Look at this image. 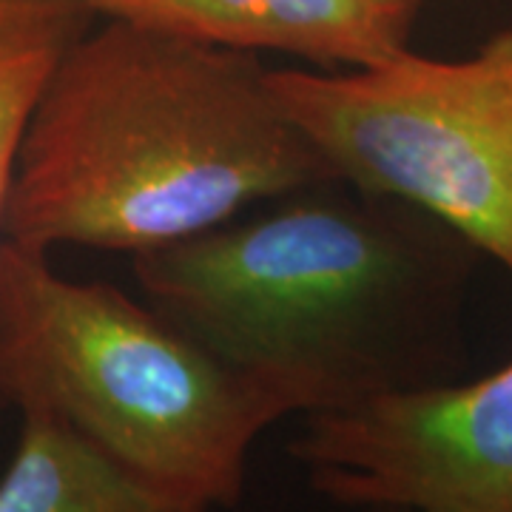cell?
Here are the masks:
<instances>
[{"label": "cell", "instance_id": "obj_1", "mask_svg": "<svg viewBox=\"0 0 512 512\" xmlns=\"http://www.w3.org/2000/svg\"><path fill=\"white\" fill-rule=\"evenodd\" d=\"M476 256L419 208L325 180L131 268L148 308L308 416L450 382Z\"/></svg>", "mask_w": 512, "mask_h": 512}, {"label": "cell", "instance_id": "obj_2", "mask_svg": "<svg viewBox=\"0 0 512 512\" xmlns=\"http://www.w3.org/2000/svg\"><path fill=\"white\" fill-rule=\"evenodd\" d=\"M325 180L259 57L103 20L37 103L0 237L137 256Z\"/></svg>", "mask_w": 512, "mask_h": 512}, {"label": "cell", "instance_id": "obj_3", "mask_svg": "<svg viewBox=\"0 0 512 512\" xmlns=\"http://www.w3.org/2000/svg\"><path fill=\"white\" fill-rule=\"evenodd\" d=\"M0 399L49 410L131 470L234 510L256 439L285 407L103 282L0 237Z\"/></svg>", "mask_w": 512, "mask_h": 512}, {"label": "cell", "instance_id": "obj_4", "mask_svg": "<svg viewBox=\"0 0 512 512\" xmlns=\"http://www.w3.org/2000/svg\"><path fill=\"white\" fill-rule=\"evenodd\" d=\"M268 86L336 180L419 208L512 276V26L464 60L407 49L365 69H268Z\"/></svg>", "mask_w": 512, "mask_h": 512}, {"label": "cell", "instance_id": "obj_5", "mask_svg": "<svg viewBox=\"0 0 512 512\" xmlns=\"http://www.w3.org/2000/svg\"><path fill=\"white\" fill-rule=\"evenodd\" d=\"M288 453L345 510L512 512V362L299 416Z\"/></svg>", "mask_w": 512, "mask_h": 512}, {"label": "cell", "instance_id": "obj_6", "mask_svg": "<svg viewBox=\"0 0 512 512\" xmlns=\"http://www.w3.org/2000/svg\"><path fill=\"white\" fill-rule=\"evenodd\" d=\"M126 20L245 55L279 52L319 69H365L410 46L419 0H86Z\"/></svg>", "mask_w": 512, "mask_h": 512}, {"label": "cell", "instance_id": "obj_7", "mask_svg": "<svg viewBox=\"0 0 512 512\" xmlns=\"http://www.w3.org/2000/svg\"><path fill=\"white\" fill-rule=\"evenodd\" d=\"M18 450L0 476V512H211L131 470L49 410H20Z\"/></svg>", "mask_w": 512, "mask_h": 512}, {"label": "cell", "instance_id": "obj_8", "mask_svg": "<svg viewBox=\"0 0 512 512\" xmlns=\"http://www.w3.org/2000/svg\"><path fill=\"white\" fill-rule=\"evenodd\" d=\"M94 20L86 0H0V211L37 103Z\"/></svg>", "mask_w": 512, "mask_h": 512}, {"label": "cell", "instance_id": "obj_9", "mask_svg": "<svg viewBox=\"0 0 512 512\" xmlns=\"http://www.w3.org/2000/svg\"><path fill=\"white\" fill-rule=\"evenodd\" d=\"M350 512H402V510H387V507H367V510H350Z\"/></svg>", "mask_w": 512, "mask_h": 512}, {"label": "cell", "instance_id": "obj_10", "mask_svg": "<svg viewBox=\"0 0 512 512\" xmlns=\"http://www.w3.org/2000/svg\"><path fill=\"white\" fill-rule=\"evenodd\" d=\"M419 3H424V0H419Z\"/></svg>", "mask_w": 512, "mask_h": 512}]
</instances>
